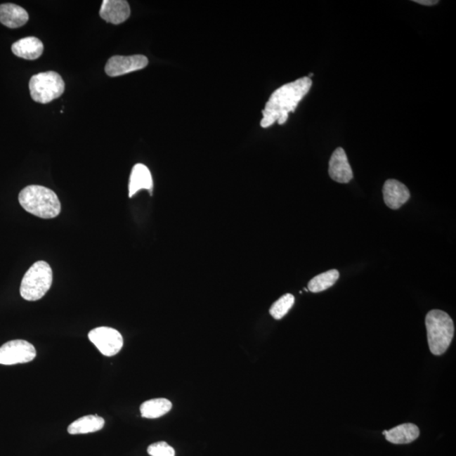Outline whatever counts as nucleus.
<instances>
[{
    "mask_svg": "<svg viewBox=\"0 0 456 456\" xmlns=\"http://www.w3.org/2000/svg\"><path fill=\"white\" fill-rule=\"evenodd\" d=\"M44 49L43 43L35 37H25L16 41L11 47L15 56L28 60H34L41 57Z\"/></svg>",
    "mask_w": 456,
    "mask_h": 456,
    "instance_id": "nucleus-13",
    "label": "nucleus"
},
{
    "mask_svg": "<svg viewBox=\"0 0 456 456\" xmlns=\"http://www.w3.org/2000/svg\"><path fill=\"white\" fill-rule=\"evenodd\" d=\"M384 435L389 442L395 445H405L415 441L419 437L420 431L413 424H404L388 431H384Z\"/></svg>",
    "mask_w": 456,
    "mask_h": 456,
    "instance_id": "nucleus-15",
    "label": "nucleus"
},
{
    "mask_svg": "<svg viewBox=\"0 0 456 456\" xmlns=\"http://www.w3.org/2000/svg\"><path fill=\"white\" fill-rule=\"evenodd\" d=\"M65 88V82L63 81L61 75L56 71L33 75L29 82L32 98L41 104L51 103L61 97Z\"/></svg>",
    "mask_w": 456,
    "mask_h": 456,
    "instance_id": "nucleus-5",
    "label": "nucleus"
},
{
    "mask_svg": "<svg viewBox=\"0 0 456 456\" xmlns=\"http://www.w3.org/2000/svg\"><path fill=\"white\" fill-rule=\"evenodd\" d=\"M329 175L334 181L340 183H347L353 179V170L344 149L338 148L333 152L329 162Z\"/></svg>",
    "mask_w": 456,
    "mask_h": 456,
    "instance_id": "nucleus-9",
    "label": "nucleus"
},
{
    "mask_svg": "<svg viewBox=\"0 0 456 456\" xmlns=\"http://www.w3.org/2000/svg\"><path fill=\"white\" fill-rule=\"evenodd\" d=\"M431 353L441 356L445 353L453 340L454 322L447 313L434 309L428 313L425 320Z\"/></svg>",
    "mask_w": 456,
    "mask_h": 456,
    "instance_id": "nucleus-3",
    "label": "nucleus"
},
{
    "mask_svg": "<svg viewBox=\"0 0 456 456\" xmlns=\"http://www.w3.org/2000/svg\"><path fill=\"white\" fill-rule=\"evenodd\" d=\"M148 454L150 456H175V450L166 442H157L148 447Z\"/></svg>",
    "mask_w": 456,
    "mask_h": 456,
    "instance_id": "nucleus-20",
    "label": "nucleus"
},
{
    "mask_svg": "<svg viewBox=\"0 0 456 456\" xmlns=\"http://www.w3.org/2000/svg\"><path fill=\"white\" fill-rule=\"evenodd\" d=\"M148 65V58L144 56H112L107 62L105 71L108 77H116L120 75L141 70Z\"/></svg>",
    "mask_w": 456,
    "mask_h": 456,
    "instance_id": "nucleus-8",
    "label": "nucleus"
},
{
    "mask_svg": "<svg viewBox=\"0 0 456 456\" xmlns=\"http://www.w3.org/2000/svg\"><path fill=\"white\" fill-rule=\"evenodd\" d=\"M36 356L34 346L24 340L8 341L0 347V364L2 365L32 362Z\"/></svg>",
    "mask_w": 456,
    "mask_h": 456,
    "instance_id": "nucleus-6",
    "label": "nucleus"
},
{
    "mask_svg": "<svg viewBox=\"0 0 456 456\" xmlns=\"http://www.w3.org/2000/svg\"><path fill=\"white\" fill-rule=\"evenodd\" d=\"M105 425V420L98 415H89L79 418L68 426L70 434H86L98 432Z\"/></svg>",
    "mask_w": 456,
    "mask_h": 456,
    "instance_id": "nucleus-16",
    "label": "nucleus"
},
{
    "mask_svg": "<svg viewBox=\"0 0 456 456\" xmlns=\"http://www.w3.org/2000/svg\"><path fill=\"white\" fill-rule=\"evenodd\" d=\"M340 278V273L337 270H330L324 273L316 275L308 282V291L317 294V292L327 290L332 287Z\"/></svg>",
    "mask_w": 456,
    "mask_h": 456,
    "instance_id": "nucleus-18",
    "label": "nucleus"
},
{
    "mask_svg": "<svg viewBox=\"0 0 456 456\" xmlns=\"http://www.w3.org/2000/svg\"><path fill=\"white\" fill-rule=\"evenodd\" d=\"M29 15L22 7L14 4H3L0 6V22L9 28H19L28 22Z\"/></svg>",
    "mask_w": 456,
    "mask_h": 456,
    "instance_id": "nucleus-14",
    "label": "nucleus"
},
{
    "mask_svg": "<svg viewBox=\"0 0 456 456\" xmlns=\"http://www.w3.org/2000/svg\"><path fill=\"white\" fill-rule=\"evenodd\" d=\"M19 202L24 210L44 219L60 215L61 204L52 190L44 186L29 185L19 195Z\"/></svg>",
    "mask_w": 456,
    "mask_h": 456,
    "instance_id": "nucleus-2",
    "label": "nucleus"
},
{
    "mask_svg": "<svg viewBox=\"0 0 456 456\" xmlns=\"http://www.w3.org/2000/svg\"><path fill=\"white\" fill-rule=\"evenodd\" d=\"M413 2L419 4V5L422 6H432L437 5L438 3V0H414Z\"/></svg>",
    "mask_w": 456,
    "mask_h": 456,
    "instance_id": "nucleus-21",
    "label": "nucleus"
},
{
    "mask_svg": "<svg viewBox=\"0 0 456 456\" xmlns=\"http://www.w3.org/2000/svg\"><path fill=\"white\" fill-rule=\"evenodd\" d=\"M89 340L93 343L103 355L112 357L118 354L124 346L122 334L110 327H98L88 334Z\"/></svg>",
    "mask_w": 456,
    "mask_h": 456,
    "instance_id": "nucleus-7",
    "label": "nucleus"
},
{
    "mask_svg": "<svg viewBox=\"0 0 456 456\" xmlns=\"http://www.w3.org/2000/svg\"><path fill=\"white\" fill-rule=\"evenodd\" d=\"M153 180L148 167L141 163L133 166L129 183V196L132 197L138 191L148 190L152 191Z\"/></svg>",
    "mask_w": 456,
    "mask_h": 456,
    "instance_id": "nucleus-12",
    "label": "nucleus"
},
{
    "mask_svg": "<svg viewBox=\"0 0 456 456\" xmlns=\"http://www.w3.org/2000/svg\"><path fill=\"white\" fill-rule=\"evenodd\" d=\"M99 14L107 22L119 25L129 19L131 7L124 0H104Z\"/></svg>",
    "mask_w": 456,
    "mask_h": 456,
    "instance_id": "nucleus-11",
    "label": "nucleus"
},
{
    "mask_svg": "<svg viewBox=\"0 0 456 456\" xmlns=\"http://www.w3.org/2000/svg\"><path fill=\"white\" fill-rule=\"evenodd\" d=\"M295 298L294 295L287 294L283 295L278 301L272 304L270 308V313L275 320H282L294 306Z\"/></svg>",
    "mask_w": 456,
    "mask_h": 456,
    "instance_id": "nucleus-19",
    "label": "nucleus"
},
{
    "mask_svg": "<svg viewBox=\"0 0 456 456\" xmlns=\"http://www.w3.org/2000/svg\"><path fill=\"white\" fill-rule=\"evenodd\" d=\"M384 203L392 210H397L408 202L411 194L408 187L396 179H389L383 187Z\"/></svg>",
    "mask_w": 456,
    "mask_h": 456,
    "instance_id": "nucleus-10",
    "label": "nucleus"
},
{
    "mask_svg": "<svg viewBox=\"0 0 456 456\" xmlns=\"http://www.w3.org/2000/svg\"><path fill=\"white\" fill-rule=\"evenodd\" d=\"M53 271L47 262L37 261L29 268L20 284V296L25 300L37 301L44 298L51 287Z\"/></svg>",
    "mask_w": 456,
    "mask_h": 456,
    "instance_id": "nucleus-4",
    "label": "nucleus"
},
{
    "mask_svg": "<svg viewBox=\"0 0 456 456\" xmlns=\"http://www.w3.org/2000/svg\"><path fill=\"white\" fill-rule=\"evenodd\" d=\"M173 408L169 400L165 398L152 399L145 401L141 405V414L142 417L155 419L166 415Z\"/></svg>",
    "mask_w": 456,
    "mask_h": 456,
    "instance_id": "nucleus-17",
    "label": "nucleus"
},
{
    "mask_svg": "<svg viewBox=\"0 0 456 456\" xmlns=\"http://www.w3.org/2000/svg\"><path fill=\"white\" fill-rule=\"evenodd\" d=\"M311 78L303 77L286 84L271 94L262 111V128H269L275 123L282 125L287 122L288 115L294 112L312 87Z\"/></svg>",
    "mask_w": 456,
    "mask_h": 456,
    "instance_id": "nucleus-1",
    "label": "nucleus"
}]
</instances>
